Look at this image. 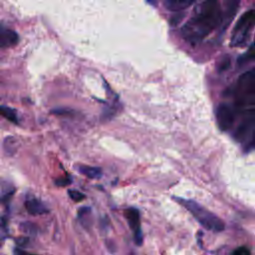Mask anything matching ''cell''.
<instances>
[{
	"instance_id": "1",
	"label": "cell",
	"mask_w": 255,
	"mask_h": 255,
	"mask_svg": "<svg viewBox=\"0 0 255 255\" xmlns=\"http://www.w3.org/2000/svg\"><path fill=\"white\" fill-rule=\"evenodd\" d=\"M222 21V12L217 0H204L196 8L195 15L181 29L183 38L195 45L205 38Z\"/></svg>"
},
{
	"instance_id": "8",
	"label": "cell",
	"mask_w": 255,
	"mask_h": 255,
	"mask_svg": "<svg viewBox=\"0 0 255 255\" xmlns=\"http://www.w3.org/2000/svg\"><path fill=\"white\" fill-rule=\"evenodd\" d=\"M18 35L16 32L10 30V29H5L1 28L0 31V46L1 48H6V47H11L14 46L18 43Z\"/></svg>"
},
{
	"instance_id": "20",
	"label": "cell",
	"mask_w": 255,
	"mask_h": 255,
	"mask_svg": "<svg viewBox=\"0 0 255 255\" xmlns=\"http://www.w3.org/2000/svg\"><path fill=\"white\" fill-rule=\"evenodd\" d=\"M149 2H154V0H148Z\"/></svg>"
},
{
	"instance_id": "14",
	"label": "cell",
	"mask_w": 255,
	"mask_h": 255,
	"mask_svg": "<svg viewBox=\"0 0 255 255\" xmlns=\"http://www.w3.org/2000/svg\"><path fill=\"white\" fill-rule=\"evenodd\" d=\"M68 193H69L70 198L73 199V200L76 201V202H80V201H82L83 199H85V195H84L82 192L78 191V190H69Z\"/></svg>"
},
{
	"instance_id": "3",
	"label": "cell",
	"mask_w": 255,
	"mask_h": 255,
	"mask_svg": "<svg viewBox=\"0 0 255 255\" xmlns=\"http://www.w3.org/2000/svg\"><path fill=\"white\" fill-rule=\"evenodd\" d=\"M233 96L235 105L238 108L255 104V68L243 73L238 78Z\"/></svg>"
},
{
	"instance_id": "11",
	"label": "cell",
	"mask_w": 255,
	"mask_h": 255,
	"mask_svg": "<svg viewBox=\"0 0 255 255\" xmlns=\"http://www.w3.org/2000/svg\"><path fill=\"white\" fill-rule=\"evenodd\" d=\"M79 171L89 178H99L102 175V169L95 166H89L81 164L79 166Z\"/></svg>"
},
{
	"instance_id": "5",
	"label": "cell",
	"mask_w": 255,
	"mask_h": 255,
	"mask_svg": "<svg viewBox=\"0 0 255 255\" xmlns=\"http://www.w3.org/2000/svg\"><path fill=\"white\" fill-rule=\"evenodd\" d=\"M255 130V110L248 111L235 131V138L238 141H246L252 136Z\"/></svg>"
},
{
	"instance_id": "12",
	"label": "cell",
	"mask_w": 255,
	"mask_h": 255,
	"mask_svg": "<svg viewBox=\"0 0 255 255\" xmlns=\"http://www.w3.org/2000/svg\"><path fill=\"white\" fill-rule=\"evenodd\" d=\"M1 115L7 119L8 121L14 123V124H18V117H17V113L14 109L10 108V107H6V106H2L1 109Z\"/></svg>"
},
{
	"instance_id": "7",
	"label": "cell",
	"mask_w": 255,
	"mask_h": 255,
	"mask_svg": "<svg viewBox=\"0 0 255 255\" xmlns=\"http://www.w3.org/2000/svg\"><path fill=\"white\" fill-rule=\"evenodd\" d=\"M216 121L221 130H228L234 122V110L227 104H220L216 110Z\"/></svg>"
},
{
	"instance_id": "10",
	"label": "cell",
	"mask_w": 255,
	"mask_h": 255,
	"mask_svg": "<svg viewBox=\"0 0 255 255\" xmlns=\"http://www.w3.org/2000/svg\"><path fill=\"white\" fill-rule=\"evenodd\" d=\"M194 0H164V7L173 12L181 11L189 7Z\"/></svg>"
},
{
	"instance_id": "2",
	"label": "cell",
	"mask_w": 255,
	"mask_h": 255,
	"mask_svg": "<svg viewBox=\"0 0 255 255\" xmlns=\"http://www.w3.org/2000/svg\"><path fill=\"white\" fill-rule=\"evenodd\" d=\"M174 200L184 206L204 228L214 232H220L225 228L224 222L218 216L207 210L196 201L180 197H174Z\"/></svg>"
},
{
	"instance_id": "15",
	"label": "cell",
	"mask_w": 255,
	"mask_h": 255,
	"mask_svg": "<svg viewBox=\"0 0 255 255\" xmlns=\"http://www.w3.org/2000/svg\"><path fill=\"white\" fill-rule=\"evenodd\" d=\"M21 229H22L25 233H28V234H35L36 231H37L34 224L27 223V222L21 224Z\"/></svg>"
},
{
	"instance_id": "13",
	"label": "cell",
	"mask_w": 255,
	"mask_h": 255,
	"mask_svg": "<svg viewBox=\"0 0 255 255\" xmlns=\"http://www.w3.org/2000/svg\"><path fill=\"white\" fill-rule=\"evenodd\" d=\"M252 60H255V47H251L245 54L241 55L238 59V64L241 66Z\"/></svg>"
},
{
	"instance_id": "4",
	"label": "cell",
	"mask_w": 255,
	"mask_h": 255,
	"mask_svg": "<svg viewBox=\"0 0 255 255\" xmlns=\"http://www.w3.org/2000/svg\"><path fill=\"white\" fill-rule=\"evenodd\" d=\"M255 26V10L246 11L233 28L230 45L233 47H241L246 44L250 32Z\"/></svg>"
},
{
	"instance_id": "21",
	"label": "cell",
	"mask_w": 255,
	"mask_h": 255,
	"mask_svg": "<svg viewBox=\"0 0 255 255\" xmlns=\"http://www.w3.org/2000/svg\"><path fill=\"white\" fill-rule=\"evenodd\" d=\"M254 47H255V44H254Z\"/></svg>"
},
{
	"instance_id": "19",
	"label": "cell",
	"mask_w": 255,
	"mask_h": 255,
	"mask_svg": "<svg viewBox=\"0 0 255 255\" xmlns=\"http://www.w3.org/2000/svg\"><path fill=\"white\" fill-rule=\"evenodd\" d=\"M229 59L228 58H226L223 62H221V64H220V66H219V71H223V70H225V69H227L228 67H229Z\"/></svg>"
},
{
	"instance_id": "17",
	"label": "cell",
	"mask_w": 255,
	"mask_h": 255,
	"mask_svg": "<svg viewBox=\"0 0 255 255\" xmlns=\"http://www.w3.org/2000/svg\"><path fill=\"white\" fill-rule=\"evenodd\" d=\"M71 180L68 178V177H63V178H60V179H56L55 183L59 186H65V185H68L70 184Z\"/></svg>"
},
{
	"instance_id": "16",
	"label": "cell",
	"mask_w": 255,
	"mask_h": 255,
	"mask_svg": "<svg viewBox=\"0 0 255 255\" xmlns=\"http://www.w3.org/2000/svg\"><path fill=\"white\" fill-rule=\"evenodd\" d=\"M232 255H251V252H250V250L247 247L241 246V247L236 248L232 252Z\"/></svg>"
},
{
	"instance_id": "6",
	"label": "cell",
	"mask_w": 255,
	"mask_h": 255,
	"mask_svg": "<svg viewBox=\"0 0 255 255\" xmlns=\"http://www.w3.org/2000/svg\"><path fill=\"white\" fill-rule=\"evenodd\" d=\"M125 216L129 225V228L133 233L135 243L140 245L142 242V232L140 228V216L138 210L136 208L129 207L125 210Z\"/></svg>"
},
{
	"instance_id": "18",
	"label": "cell",
	"mask_w": 255,
	"mask_h": 255,
	"mask_svg": "<svg viewBox=\"0 0 255 255\" xmlns=\"http://www.w3.org/2000/svg\"><path fill=\"white\" fill-rule=\"evenodd\" d=\"M14 254H15V255H37V254L28 253V252H26L25 250L20 249V248H16V249H14Z\"/></svg>"
},
{
	"instance_id": "9",
	"label": "cell",
	"mask_w": 255,
	"mask_h": 255,
	"mask_svg": "<svg viewBox=\"0 0 255 255\" xmlns=\"http://www.w3.org/2000/svg\"><path fill=\"white\" fill-rule=\"evenodd\" d=\"M25 207L27 211L32 215H38L48 212V208L46 205L36 198H30L25 202Z\"/></svg>"
}]
</instances>
